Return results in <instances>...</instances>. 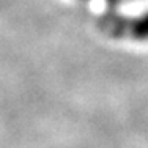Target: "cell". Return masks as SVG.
<instances>
[{
	"instance_id": "obj_1",
	"label": "cell",
	"mask_w": 148,
	"mask_h": 148,
	"mask_svg": "<svg viewBox=\"0 0 148 148\" xmlns=\"http://www.w3.org/2000/svg\"><path fill=\"white\" fill-rule=\"evenodd\" d=\"M120 32H131L129 36L137 40H148V14L142 19H136L131 22V27H123Z\"/></svg>"
}]
</instances>
